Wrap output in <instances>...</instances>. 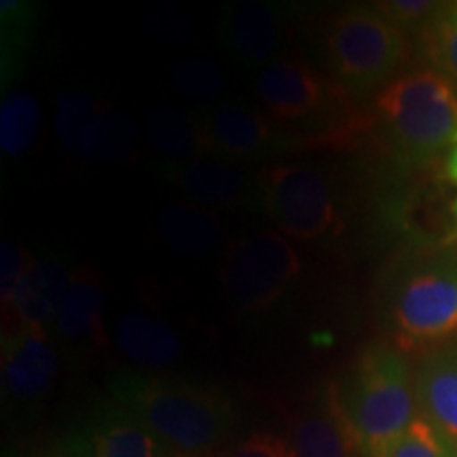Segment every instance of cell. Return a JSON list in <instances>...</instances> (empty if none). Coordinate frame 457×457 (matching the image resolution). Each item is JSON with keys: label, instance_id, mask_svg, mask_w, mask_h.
Listing matches in <instances>:
<instances>
[{"label": "cell", "instance_id": "6da1fadb", "mask_svg": "<svg viewBox=\"0 0 457 457\" xmlns=\"http://www.w3.org/2000/svg\"><path fill=\"white\" fill-rule=\"evenodd\" d=\"M112 396L176 455L205 457L222 445L236 420L219 390L168 377L125 373L114 379Z\"/></svg>", "mask_w": 457, "mask_h": 457}, {"label": "cell", "instance_id": "7a4b0ae2", "mask_svg": "<svg viewBox=\"0 0 457 457\" xmlns=\"http://www.w3.org/2000/svg\"><path fill=\"white\" fill-rule=\"evenodd\" d=\"M362 457H390L415 421V377L400 347L377 343L337 386Z\"/></svg>", "mask_w": 457, "mask_h": 457}, {"label": "cell", "instance_id": "3957f363", "mask_svg": "<svg viewBox=\"0 0 457 457\" xmlns=\"http://www.w3.org/2000/svg\"><path fill=\"white\" fill-rule=\"evenodd\" d=\"M375 112L398 155L421 162L457 134V87L434 68L407 72L377 94Z\"/></svg>", "mask_w": 457, "mask_h": 457}, {"label": "cell", "instance_id": "277c9868", "mask_svg": "<svg viewBox=\"0 0 457 457\" xmlns=\"http://www.w3.org/2000/svg\"><path fill=\"white\" fill-rule=\"evenodd\" d=\"M324 51L333 81L347 96H367L394 81L409 62L411 43L407 30L377 7H352L330 21Z\"/></svg>", "mask_w": 457, "mask_h": 457}, {"label": "cell", "instance_id": "5b68a950", "mask_svg": "<svg viewBox=\"0 0 457 457\" xmlns=\"http://www.w3.org/2000/svg\"><path fill=\"white\" fill-rule=\"evenodd\" d=\"M387 318L400 350L457 339V254L436 256L404 273L390 296Z\"/></svg>", "mask_w": 457, "mask_h": 457}, {"label": "cell", "instance_id": "8992f818", "mask_svg": "<svg viewBox=\"0 0 457 457\" xmlns=\"http://www.w3.org/2000/svg\"><path fill=\"white\" fill-rule=\"evenodd\" d=\"M301 256L279 231L244 233L227 244L220 286L227 299L245 313L270 310L301 273Z\"/></svg>", "mask_w": 457, "mask_h": 457}, {"label": "cell", "instance_id": "52a82bcc", "mask_svg": "<svg viewBox=\"0 0 457 457\" xmlns=\"http://www.w3.org/2000/svg\"><path fill=\"white\" fill-rule=\"evenodd\" d=\"M262 212L286 237L318 239L339 227L333 187L324 171L305 163H282L259 174Z\"/></svg>", "mask_w": 457, "mask_h": 457}, {"label": "cell", "instance_id": "ba28073f", "mask_svg": "<svg viewBox=\"0 0 457 457\" xmlns=\"http://www.w3.org/2000/svg\"><path fill=\"white\" fill-rule=\"evenodd\" d=\"M254 89L276 123H310L320 114L345 106L347 94L312 64L301 60H276L262 66Z\"/></svg>", "mask_w": 457, "mask_h": 457}, {"label": "cell", "instance_id": "9c48e42d", "mask_svg": "<svg viewBox=\"0 0 457 457\" xmlns=\"http://www.w3.org/2000/svg\"><path fill=\"white\" fill-rule=\"evenodd\" d=\"M62 358L47 330L3 335V392L17 407H38L60 379Z\"/></svg>", "mask_w": 457, "mask_h": 457}, {"label": "cell", "instance_id": "30bf717a", "mask_svg": "<svg viewBox=\"0 0 457 457\" xmlns=\"http://www.w3.org/2000/svg\"><path fill=\"white\" fill-rule=\"evenodd\" d=\"M162 176L185 197V202L212 212L239 208L259 193V180L237 165L216 159L170 162L162 168Z\"/></svg>", "mask_w": 457, "mask_h": 457}, {"label": "cell", "instance_id": "8fae6325", "mask_svg": "<svg viewBox=\"0 0 457 457\" xmlns=\"http://www.w3.org/2000/svg\"><path fill=\"white\" fill-rule=\"evenodd\" d=\"M72 273L57 259H34L7 310H3V335L15 330H49L60 316Z\"/></svg>", "mask_w": 457, "mask_h": 457}, {"label": "cell", "instance_id": "7c38bea8", "mask_svg": "<svg viewBox=\"0 0 457 457\" xmlns=\"http://www.w3.org/2000/svg\"><path fill=\"white\" fill-rule=\"evenodd\" d=\"M288 445L295 457H362L337 384L295 417Z\"/></svg>", "mask_w": 457, "mask_h": 457}, {"label": "cell", "instance_id": "4fadbf2b", "mask_svg": "<svg viewBox=\"0 0 457 457\" xmlns=\"http://www.w3.org/2000/svg\"><path fill=\"white\" fill-rule=\"evenodd\" d=\"M204 155L245 159L261 155L276 142V121L244 104H220L199 117Z\"/></svg>", "mask_w": 457, "mask_h": 457}, {"label": "cell", "instance_id": "5bb4252c", "mask_svg": "<svg viewBox=\"0 0 457 457\" xmlns=\"http://www.w3.org/2000/svg\"><path fill=\"white\" fill-rule=\"evenodd\" d=\"M421 417L457 443V339L434 347L415 373Z\"/></svg>", "mask_w": 457, "mask_h": 457}, {"label": "cell", "instance_id": "9a60e30c", "mask_svg": "<svg viewBox=\"0 0 457 457\" xmlns=\"http://www.w3.org/2000/svg\"><path fill=\"white\" fill-rule=\"evenodd\" d=\"M138 128L111 102L96 98V104L66 148L72 157L87 163H117L138 151Z\"/></svg>", "mask_w": 457, "mask_h": 457}, {"label": "cell", "instance_id": "2e32d148", "mask_svg": "<svg viewBox=\"0 0 457 457\" xmlns=\"http://www.w3.org/2000/svg\"><path fill=\"white\" fill-rule=\"evenodd\" d=\"M55 328L72 343L100 345L104 337V286L98 270L81 265L72 271Z\"/></svg>", "mask_w": 457, "mask_h": 457}, {"label": "cell", "instance_id": "e0dca14e", "mask_svg": "<svg viewBox=\"0 0 457 457\" xmlns=\"http://www.w3.org/2000/svg\"><path fill=\"white\" fill-rule=\"evenodd\" d=\"M225 45L248 64H270L279 45V20L262 3H242L222 17Z\"/></svg>", "mask_w": 457, "mask_h": 457}, {"label": "cell", "instance_id": "ac0fdd59", "mask_svg": "<svg viewBox=\"0 0 457 457\" xmlns=\"http://www.w3.org/2000/svg\"><path fill=\"white\" fill-rule=\"evenodd\" d=\"M155 231L163 245L185 256L212 253L222 239V225L216 212L185 199L159 210Z\"/></svg>", "mask_w": 457, "mask_h": 457}, {"label": "cell", "instance_id": "d6986e66", "mask_svg": "<svg viewBox=\"0 0 457 457\" xmlns=\"http://www.w3.org/2000/svg\"><path fill=\"white\" fill-rule=\"evenodd\" d=\"M96 457H171L138 417L112 403L98 415L91 428Z\"/></svg>", "mask_w": 457, "mask_h": 457}, {"label": "cell", "instance_id": "ffe728a7", "mask_svg": "<svg viewBox=\"0 0 457 457\" xmlns=\"http://www.w3.org/2000/svg\"><path fill=\"white\" fill-rule=\"evenodd\" d=\"M121 352L148 369L170 367L180 356V339L162 320L148 313H125L114 327Z\"/></svg>", "mask_w": 457, "mask_h": 457}, {"label": "cell", "instance_id": "44dd1931", "mask_svg": "<svg viewBox=\"0 0 457 457\" xmlns=\"http://www.w3.org/2000/svg\"><path fill=\"white\" fill-rule=\"evenodd\" d=\"M146 138L168 162H187L204 155L202 121L174 106H157L146 117Z\"/></svg>", "mask_w": 457, "mask_h": 457}, {"label": "cell", "instance_id": "7402d4cb", "mask_svg": "<svg viewBox=\"0 0 457 457\" xmlns=\"http://www.w3.org/2000/svg\"><path fill=\"white\" fill-rule=\"evenodd\" d=\"M41 134V106L28 91H13L0 106V148L4 155L21 157L32 151Z\"/></svg>", "mask_w": 457, "mask_h": 457}, {"label": "cell", "instance_id": "603a6c76", "mask_svg": "<svg viewBox=\"0 0 457 457\" xmlns=\"http://www.w3.org/2000/svg\"><path fill=\"white\" fill-rule=\"evenodd\" d=\"M428 62L457 87V3L445 4L420 30Z\"/></svg>", "mask_w": 457, "mask_h": 457}, {"label": "cell", "instance_id": "cb8c5ba5", "mask_svg": "<svg viewBox=\"0 0 457 457\" xmlns=\"http://www.w3.org/2000/svg\"><path fill=\"white\" fill-rule=\"evenodd\" d=\"M170 83L182 98L210 102L225 91V74L214 62L204 57H188L171 68Z\"/></svg>", "mask_w": 457, "mask_h": 457}, {"label": "cell", "instance_id": "d4e9b609", "mask_svg": "<svg viewBox=\"0 0 457 457\" xmlns=\"http://www.w3.org/2000/svg\"><path fill=\"white\" fill-rule=\"evenodd\" d=\"M390 457H457V443L438 432L424 417L417 415L404 436L392 449Z\"/></svg>", "mask_w": 457, "mask_h": 457}, {"label": "cell", "instance_id": "484cf974", "mask_svg": "<svg viewBox=\"0 0 457 457\" xmlns=\"http://www.w3.org/2000/svg\"><path fill=\"white\" fill-rule=\"evenodd\" d=\"M32 262L34 256L28 250L11 242L3 244V250H0V301H3V310L11 305Z\"/></svg>", "mask_w": 457, "mask_h": 457}, {"label": "cell", "instance_id": "4316f807", "mask_svg": "<svg viewBox=\"0 0 457 457\" xmlns=\"http://www.w3.org/2000/svg\"><path fill=\"white\" fill-rule=\"evenodd\" d=\"M375 7L403 30L415 26H420L421 30L445 4L430 3V0H392V3H379Z\"/></svg>", "mask_w": 457, "mask_h": 457}, {"label": "cell", "instance_id": "83f0119b", "mask_svg": "<svg viewBox=\"0 0 457 457\" xmlns=\"http://www.w3.org/2000/svg\"><path fill=\"white\" fill-rule=\"evenodd\" d=\"M227 457H295L290 445L271 432H254L231 449Z\"/></svg>", "mask_w": 457, "mask_h": 457}, {"label": "cell", "instance_id": "f1b7e54d", "mask_svg": "<svg viewBox=\"0 0 457 457\" xmlns=\"http://www.w3.org/2000/svg\"><path fill=\"white\" fill-rule=\"evenodd\" d=\"M43 457H96L94 441L87 432H71L45 451Z\"/></svg>", "mask_w": 457, "mask_h": 457}, {"label": "cell", "instance_id": "f546056e", "mask_svg": "<svg viewBox=\"0 0 457 457\" xmlns=\"http://www.w3.org/2000/svg\"><path fill=\"white\" fill-rule=\"evenodd\" d=\"M451 153H449V159H447V176L451 179V182H455L457 185V134L453 136V140H451Z\"/></svg>", "mask_w": 457, "mask_h": 457}, {"label": "cell", "instance_id": "4dcf8cb0", "mask_svg": "<svg viewBox=\"0 0 457 457\" xmlns=\"http://www.w3.org/2000/svg\"><path fill=\"white\" fill-rule=\"evenodd\" d=\"M455 219H457V202H455Z\"/></svg>", "mask_w": 457, "mask_h": 457}, {"label": "cell", "instance_id": "1f68e13d", "mask_svg": "<svg viewBox=\"0 0 457 457\" xmlns=\"http://www.w3.org/2000/svg\"><path fill=\"white\" fill-rule=\"evenodd\" d=\"M171 457H187V455H176V453H174V455H171Z\"/></svg>", "mask_w": 457, "mask_h": 457}]
</instances>
